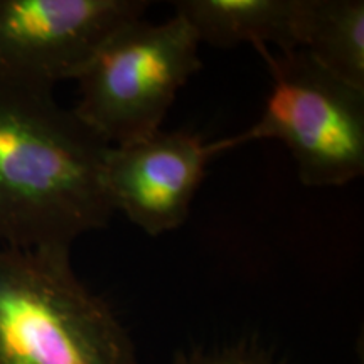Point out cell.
<instances>
[{
    "mask_svg": "<svg viewBox=\"0 0 364 364\" xmlns=\"http://www.w3.org/2000/svg\"><path fill=\"white\" fill-rule=\"evenodd\" d=\"M110 145L53 91L0 85V243L19 250H71L107 226Z\"/></svg>",
    "mask_w": 364,
    "mask_h": 364,
    "instance_id": "6da1fadb",
    "label": "cell"
},
{
    "mask_svg": "<svg viewBox=\"0 0 364 364\" xmlns=\"http://www.w3.org/2000/svg\"><path fill=\"white\" fill-rule=\"evenodd\" d=\"M0 364H136V354L71 250L0 247Z\"/></svg>",
    "mask_w": 364,
    "mask_h": 364,
    "instance_id": "7a4b0ae2",
    "label": "cell"
},
{
    "mask_svg": "<svg viewBox=\"0 0 364 364\" xmlns=\"http://www.w3.org/2000/svg\"><path fill=\"white\" fill-rule=\"evenodd\" d=\"M272 90L260 118L238 135L211 142L213 152L257 140L290 150L300 181L312 188L346 186L364 172V91L322 70L302 51L253 46Z\"/></svg>",
    "mask_w": 364,
    "mask_h": 364,
    "instance_id": "3957f363",
    "label": "cell"
},
{
    "mask_svg": "<svg viewBox=\"0 0 364 364\" xmlns=\"http://www.w3.org/2000/svg\"><path fill=\"white\" fill-rule=\"evenodd\" d=\"M199 43L181 16L136 19L105 41L80 76L73 110L110 147L161 130L179 90L201 70Z\"/></svg>",
    "mask_w": 364,
    "mask_h": 364,
    "instance_id": "277c9868",
    "label": "cell"
},
{
    "mask_svg": "<svg viewBox=\"0 0 364 364\" xmlns=\"http://www.w3.org/2000/svg\"><path fill=\"white\" fill-rule=\"evenodd\" d=\"M144 0H0V85L53 91L105 41L142 19Z\"/></svg>",
    "mask_w": 364,
    "mask_h": 364,
    "instance_id": "5b68a950",
    "label": "cell"
},
{
    "mask_svg": "<svg viewBox=\"0 0 364 364\" xmlns=\"http://www.w3.org/2000/svg\"><path fill=\"white\" fill-rule=\"evenodd\" d=\"M211 142L188 130L166 132L108 149L105 188L120 211L150 236L188 220L196 193L215 157Z\"/></svg>",
    "mask_w": 364,
    "mask_h": 364,
    "instance_id": "8992f818",
    "label": "cell"
},
{
    "mask_svg": "<svg viewBox=\"0 0 364 364\" xmlns=\"http://www.w3.org/2000/svg\"><path fill=\"white\" fill-rule=\"evenodd\" d=\"M174 14L188 22L201 44L300 49L304 0H177Z\"/></svg>",
    "mask_w": 364,
    "mask_h": 364,
    "instance_id": "52a82bcc",
    "label": "cell"
},
{
    "mask_svg": "<svg viewBox=\"0 0 364 364\" xmlns=\"http://www.w3.org/2000/svg\"><path fill=\"white\" fill-rule=\"evenodd\" d=\"M299 51L332 76L364 91L363 0H304Z\"/></svg>",
    "mask_w": 364,
    "mask_h": 364,
    "instance_id": "ba28073f",
    "label": "cell"
},
{
    "mask_svg": "<svg viewBox=\"0 0 364 364\" xmlns=\"http://www.w3.org/2000/svg\"><path fill=\"white\" fill-rule=\"evenodd\" d=\"M171 364H280L262 348L250 343L218 346L211 349H191L179 353Z\"/></svg>",
    "mask_w": 364,
    "mask_h": 364,
    "instance_id": "9c48e42d",
    "label": "cell"
}]
</instances>
